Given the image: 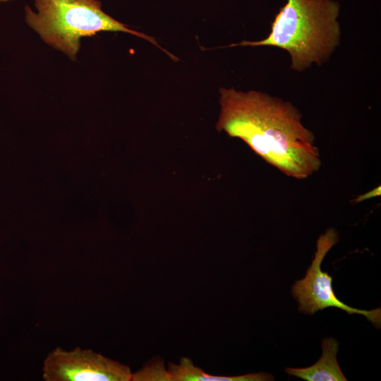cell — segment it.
Wrapping results in <instances>:
<instances>
[{
  "mask_svg": "<svg viewBox=\"0 0 381 381\" xmlns=\"http://www.w3.org/2000/svg\"><path fill=\"white\" fill-rule=\"evenodd\" d=\"M218 131L237 138L289 177L306 179L322 165L313 133L290 102L267 92L219 90Z\"/></svg>",
  "mask_w": 381,
  "mask_h": 381,
  "instance_id": "6da1fadb",
  "label": "cell"
},
{
  "mask_svg": "<svg viewBox=\"0 0 381 381\" xmlns=\"http://www.w3.org/2000/svg\"><path fill=\"white\" fill-rule=\"evenodd\" d=\"M167 370L171 381H202L205 373L186 357L181 358L179 364L170 363Z\"/></svg>",
  "mask_w": 381,
  "mask_h": 381,
  "instance_id": "52a82bcc",
  "label": "cell"
},
{
  "mask_svg": "<svg viewBox=\"0 0 381 381\" xmlns=\"http://www.w3.org/2000/svg\"><path fill=\"white\" fill-rule=\"evenodd\" d=\"M339 234L334 228H329L320 235L316 243V251L305 277L293 284L291 294L298 301V310L308 315L329 307L340 308L348 314L365 317L375 327L381 325V309L370 310L351 307L341 301L334 294L332 277L321 270L322 262L329 250L338 243Z\"/></svg>",
  "mask_w": 381,
  "mask_h": 381,
  "instance_id": "277c9868",
  "label": "cell"
},
{
  "mask_svg": "<svg viewBox=\"0 0 381 381\" xmlns=\"http://www.w3.org/2000/svg\"><path fill=\"white\" fill-rule=\"evenodd\" d=\"M131 380L171 381L168 370L165 368L163 361H161L150 362L136 373H132Z\"/></svg>",
  "mask_w": 381,
  "mask_h": 381,
  "instance_id": "ba28073f",
  "label": "cell"
},
{
  "mask_svg": "<svg viewBox=\"0 0 381 381\" xmlns=\"http://www.w3.org/2000/svg\"><path fill=\"white\" fill-rule=\"evenodd\" d=\"M340 6L334 0H287L276 14L267 37L227 46H268L288 52L291 68L303 72L327 62L340 44L337 20Z\"/></svg>",
  "mask_w": 381,
  "mask_h": 381,
  "instance_id": "7a4b0ae2",
  "label": "cell"
},
{
  "mask_svg": "<svg viewBox=\"0 0 381 381\" xmlns=\"http://www.w3.org/2000/svg\"><path fill=\"white\" fill-rule=\"evenodd\" d=\"M37 11L25 6V20L44 43L75 61L80 39L99 32H123L143 38L164 51L150 36L129 28L102 10L98 0H34Z\"/></svg>",
  "mask_w": 381,
  "mask_h": 381,
  "instance_id": "3957f363",
  "label": "cell"
},
{
  "mask_svg": "<svg viewBox=\"0 0 381 381\" xmlns=\"http://www.w3.org/2000/svg\"><path fill=\"white\" fill-rule=\"evenodd\" d=\"M380 186H377L373 190H370L361 195H358L356 198H354L353 200H352L351 202H353L354 204H357L364 200L370 199L374 197L380 196Z\"/></svg>",
  "mask_w": 381,
  "mask_h": 381,
  "instance_id": "30bf717a",
  "label": "cell"
},
{
  "mask_svg": "<svg viewBox=\"0 0 381 381\" xmlns=\"http://www.w3.org/2000/svg\"><path fill=\"white\" fill-rule=\"evenodd\" d=\"M132 372L121 364L91 349L56 347L44 360L46 381H129Z\"/></svg>",
  "mask_w": 381,
  "mask_h": 381,
  "instance_id": "5b68a950",
  "label": "cell"
},
{
  "mask_svg": "<svg viewBox=\"0 0 381 381\" xmlns=\"http://www.w3.org/2000/svg\"><path fill=\"white\" fill-rule=\"evenodd\" d=\"M11 1V0H0V2H5V1Z\"/></svg>",
  "mask_w": 381,
  "mask_h": 381,
  "instance_id": "8fae6325",
  "label": "cell"
},
{
  "mask_svg": "<svg viewBox=\"0 0 381 381\" xmlns=\"http://www.w3.org/2000/svg\"><path fill=\"white\" fill-rule=\"evenodd\" d=\"M322 351L320 359L313 365L306 368L286 367L285 372L307 381H346L337 359L338 341L332 337L324 339Z\"/></svg>",
  "mask_w": 381,
  "mask_h": 381,
  "instance_id": "8992f818",
  "label": "cell"
},
{
  "mask_svg": "<svg viewBox=\"0 0 381 381\" xmlns=\"http://www.w3.org/2000/svg\"><path fill=\"white\" fill-rule=\"evenodd\" d=\"M274 377L267 373H253L236 376L211 375L205 372L202 381H269Z\"/></svg>",
  "mask_w": 381,
  "mask_h": 381,
  "instance_id": "9c48e42d",
  "label": "cell"
}]
</instances>
